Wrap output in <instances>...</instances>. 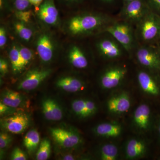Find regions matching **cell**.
<instances>
[{
	"label": "cell",
	"instance_id": "cell-37",
	"mask_svg": "<svg viewBox=\"0 0 160 160\" xmlns=\"http://www.w3.org/2000/svg\"><path fill=\"white\" fill-rule=\"evenodd\" d=\"M86 107L89 115L94 114L97 110V107L95 104L90 100H86Z\"/></svg>",
	"mask_w": 160,
	"mask_h": 160
},
{
	"label": "cell",
	"instance_id": "cell-6",
	"mask_svg": "<svg viewBox=\"0 0 160 160\" xmlns=\"http://www.w3.org/2000/svg\"><path fill=\"white\" fill-rule=\"evenodd\" d=\"M150 9L146 0H133L123 5L122 14L128 21L140 22Z\"/></svg>",
	"mask_w": 160,
	"mask_h": 160
},
{
	"label": "cell",
	"instance_id": "cell-8",
	"mask_svg": "<svg viewBox=\"0 0 160 160\" xmlns=\"http://www.w3.org/2000/svg\"><path fill=\"white\" fill-rule=\"evenodd\" d=\"M39 18L49 26H56L59 22V12L55 0H44L37 12Z\"/></svg>",
	"mask_w": 160,
	"mask_h": 160
},
{
	"label": "cell",
	"instance_id": "cell-23",
	"mask_svg": "<svg viewBox=\"0 0 160 160\" xmlns=\"http://www.w3.org/2000/svg\"><path fill=\"white\" fill-rule=\"evenodd\" d=\"M40 135L35 129H31L26 133L23 139V145L29 153L34 152L39 144Z\"/></svg>",
	"mask_w": 160,
	"mask_h": 160
},
{
	"label": "cell",
	"instance_id": "cell-40",
	"mask_svg": "<svg viewBox=\"0 0 160 160\" xmlns=\"http://www.w3.org/2000/svg\"><path fill=\"white\" fill-rule=\"evenodd\" d=\"M100 2L106 5H112L115 2L116 0H98Z\"/></svg>",
	"mask_w": 160,
	"mask_h": 160
},
{
	"label": "cell",
	"instance_id": "cell-44",
	"mask_svg": "<svg viewBox=\"0 0 160 160\" xmlns=\"http://www.w3.org/2000/svg\"></svg>",
	"mask_w": 160,
	"mask_h": 160
},
{
	"label": "cell",
	"instance_id": "cell-12",
	"mask_svg": "<svg viewBox=\"0 0 160 160\" xmlns=\"http://www.w3.org/2000/svg\"><path fill=\"white\" fill-rule=\"evenodd\" d=\"M42 111L44 117L49 121L62 120L63 113L62 108L56 101L52 98H46L42 102Z\"/></svg>",
	"mask_w": 160,
	"mask_h": 160
},
{
	"label": "cell",
	"instance_id": "cell-34",
	"mask_svg": "<svg viewBox=\"0 0 160 160\" xmlns=\"http://www.w3.org/2000/svg\"><path fill=\"white\" fill-rule=\"evenodd\" d=\"M15 109L9 106H6L2 102H0V114L1 116L9 115L14 113Z\"/></svg>",
	"mask_w": 160,
	"mask_h": 160
},
{
	"label": "cell",
	"instance_id": "cell-29",
	"mask_svg": "<svg viewBox=\"0 0 160 160\" xmlns=\"http://www.w3.org/2000/svg\"><path fill=\"white\" fill-rule=\"evenodd\" d=\"M11 5L16 11L29 10L32 7L29 0H10Z\"/></svg>",
	"mask_w": 160,
	"mask_h": 160
},
{
	"label": "cell",
	"instance_id": "cell-25",
	"mask_svg": "<svg viewBox=\"0 0 160 160\" xmlns=\"http://www.w3.org/2000/svg\"><path fill=\"white\" fill-rule=\"evenodd\" d=\"M51 151V145L50 141L48 139H44L40 143L36 153L38 160H46L49 159Z\"/></svg>",
	"mask_w": 160,
	"mask_h": 160
},
{
	"label": "cell",
	"instance_id": "cell-5",
	"mask_svg": "<svg viewBox=\"0 0 160 160\" xmlns=\"http://www.w3.org/2000/svg\"><path fill=\"white\" fill-rule=\"evenodd\" d=\"M49 131L55 142L63 148H74L82 142V138L75 132L62 128H51Z\"/></svg>",
	"mask_w": 160,
	"mask_h": 160
},
{
	"label": "cell",
	"instance_id": "cell-32",
	"mask_svg": "<svg viewBox=\"0 0 160 160\" xmlns=\"http://www.w3.org/2000/svg\"><path fill=\"white\" fill-rule=\"evenodd\" d=\"M27 156L19 148L16 147L11 153V159L12 160H26Z\"/></svg>",
	"mask_w": 160,
	"mask_h": 160
},
{
	"label": "cell",
	"instance_id": "cell-36",
	"mask_svg": "<svg viewBox=\"0 0 160 160\" xmlns=\"http://www.w3.org/2000/svg\"><path fill=\"white\" fill-rule=\"evenodd\" d=\"M9 70L8 63L6 60L3 58L0 59V73L1 76H4L7 74Z\"/></svg>",
	"mask_w": 160,
	"mask_h": 160
},
{
	"label": "cell",
	"instance_id": "cell-14",
	"mask_svg": "<svg viewBox=\"0 0 160 160\" xmlns=\"http://www.w3.org/2000/svg\"><path fill=\"white\" fill-rule=\"evenodd\" d=\"M56 85L59 89L69 92H78L84 88V83L81 80L69 76L60 78Z\"/></svg>",
	"mask_w": 160,
	"mask_h": 160
},
{
	"label": "cell",
	"instance_id": "cell-24",
	"mask_svg": "<svg viewBox=\"0 0 160 160\" xmlns=\"http://www.w3.org/2000/svg\"><path fill=\"white\" fill-rule=\"evenodd\" d=\"M14 29L17 34L21 39L25 42H29L33 35V32L26 25V23L17 21L13 25Z\"/></svg>",
	"mask_w": 160,
	"mask_h": 160
},
{
	"label": "cell",
	"instance_id": "cell-22",
	"mask_svg": "<svg viewBox=\"0 0 160 160\" xmlns=\"http://www.w3.org/2000/svg\"><path fill=\"white\" fill-rule=\"evenodd\" d=\"M9 58L12 71L15 74L20 73L25 69L20 55L18 46L13 45L9 50Z\"/></svg>",
	"mask_w": 160,
	"mask_h": 160
},
{
	"label": "cell",
	"instance_id": "cell-18",
	"mask_svg": "<svg viewBox=\"0 0 160 160\" xmlns=\"http://www.w3.org/2000/svg\"><path fill=\"white\" fill-rule=\"evenodd\" d=\"M1 102L6 106L16 108L23 105L24 100V98L19 92L7 89L2 92Z\"/></svg>",
	"mask_w": 160,
	"mask_h": 160
},
{
	"label": "cell",
	"instance_id": "cell-42",
	"mask_svg": "<svg viewBox=\"0 0 160 160\" xmlns=\"http://www.w3.org/2000/svg\"><path fill=\"white\" fill-rule=\"evenodd\" d=\"M133 0H122L123 5L126 4V3H129V2H132Z\"/></svg>",
	"mask_w": 160,
	"mask_h": 160
},
{
	"label": "cell",
	"instance_id": "cell-1",
	"mask_svg": "<svg viewBox=\"0 0 160 160\" xmlns=\"http://www.w3.org/2000/svg\"><path fill=\"white\" fill-rule=\"evenodd\" d=\"M109 18L102 14L83 13L71 18L67 22L66 29L72 35L88 34L102 28Z\"/></svg>",
	"mask_w": 160,
	"mask_h": 160
},
{
	"label": "cell",
	"instance_id": "cell-9",
	"mask_svg": "<svg viewBox=\"0 0 160 160\" xmlns=\"http://www.w3.org/2000/svg\"><path fill=\"white\" fill-rule=\"evenodd\" d=\"M36 49L43 62H49L53 57L54 52V43L51 36L46 33L40 35L36 42Z\"/></svg>",
	"mask_w": 160,
	"mask_h": 160
},
{
	"label": "cell",
	"instance_id": "cell-39",
	"mask_svg": "<svg viewBox=\"0 0 160 160\" xmlns=\"http://www.w3.org/2000/svg\"><path fill=\"white\" fill-rule=\"evenodd\" d=\"M31 6L34 7L35 11L37 12L44 0H29Z\"/></svg>",
	"mask_w": 160,
	"mask_h": 160
},
{
	"label": "cell",
	"instance_id": "cell-7",
	"mask_svg": "<svg viewBox=\"0 0 160 160\" xmlns=\"http://www.w3.org/2000/svg\"><path fill=\"white\" fill-rule=\"evenodd\" d=\"M50 69H34L27 72L20 82L18 89L25 91H31L36 89L50 75Z\"/></svg>",
	"mask_w": 160,
	"mask_h": 160
},
{
	"label": "cell",
	"instance_id": "cell-30",
	"mask_svg": "<svg viewBox=\"0 0 160 160\" xmlns=\"http://www.w3.org/2000/svg\"><path fill=\"white\" fill-rule=\"evenodd\" d=\"M12 141L11 135L6 132H1L0 133V148L3 149L7 148Z\"/></svg>",
	"mask_w": 160,
	"mask_h": 160
},
{
	"label": "cell",
	"instance_id": "cell-31",
	"mask_svg": "<svg viewBox=\"0 0 160 160\" xmlns=\"http://www.w3.org/2000/svg\"><path fill=\"white\" fill-rule=\"evenodd\" d=\"M32 14V12L30 9L25 11H16V15L18 20L26 24L30 22Z\"/></svg>",
	"mask_w": 160,
	"mask_h": 160
},
{
	"label": "cell",
	"instance_id": "cell-13",
	"mask_svg": "<svg viewBox=\"0 0 160 160\" xmlns=\"http://www.w3.org/2000/svg\"><path fill=\"white\" fill-rule=\"evenodd\" d=\"M130 105L129 96L125 93L111 98L107 104L109 111L115 113H122L127 112L129 109Z\"/></svg>",
	"mask_w": 160,
	"mask_h": 160
},
{
	"label": "cell",
	"instance_id": "cell-27",
	"mask_svg": "<svg viewBox=\"0 0 160 160\" xmlns=\"http://www.w3.org/2000/svg\"><path fill=\"white\" fill-rule=\"evenodd\" d=\"M71 107L72 111L78 116L86 118L90 116L86 108L85 100H74L72 103Z\"/></svg>",
	"mask_w": 160,
	"mask_h": 160
},
{
	"label": "cell",
	"instance_id": "cell-38",
	"mask_svg": "<svg viewBox=\"0 0 160 160\" xmlns=\"http://www.w3.org/2000/svg\"><path fill=\"white\" fill-rule=\"evenodd\" d=\"M146 2L151 9L160 11V0H146Z\"/></svg>",
	"mask_w": 160,
	"mask_h": 160
},
{
	"label": "cell",
	"instance_id": "cell-19",
	"mask_svg": "<svg viewBox=\"0 0 160 160\" xmlns=\"http://www.w3.org/2000/svg\"><path fill=\"white\" fill-rule=\"evenodd\" d=\"M68 57L71 65L78 69H85L88 65V62L85 54L80 48L73 46L69 51Z\"/></svg>",
	"mask_w": 160,
	"mask_h": 160
},
{
	"label": "cell",
	"instance_id": "cell-4",
	"mask_svg": "<svg viewBox=\"0 0 160 160\" xmlns=\"http://www.w3.org/2000/svg\"><path fill=\"white\" fill-rule=\"evenodd\" d=\"M30 119L23 112L14 113L1 119V126L7 132L20 134L29 127Z\"/></svg>",
	"mask_w": 160,
	"mask_h": 160
},
{
	"label": "cell",
	"instance_id": "cell-20",
	"mask_svg": "<svg viewBox=\"0 0 160 160\" xmlns=\"http://www.w3.org/2000/svg\"><path fill=\"white\" fill-rule=\"evenodd\" d=\"M122 128L118 124L102 123L97 126L95 132L100 136L107 138L117 137L121 134Z\"/></svg>",
	"mask_w": 160,
	"mask_h": 160
},
{
	"label": "cell",
	"instance_id": "cell-15",
	"mask_svg": "<svg viewBox=\"0 0 160 160\" xmlns=\"http://www.w3.org/2000/svg\"><path fill=\"white\" fill-rule=\"evenodd\" d=\"M98 47L101 54L109 59L116 58L122 54L119 46L112 40H102L98 43Z\"/></svg>",
	"mask_w": 160,
	"mask_h": 160
},
{
	"label": "cell",
	"instance_id": "cell-33",
	"mask_svg": "<svg viewBox=\"0 0 160 160\" xmlns=\"http://www.w3.org/2000/svg\"><path fill=\"white\" fill-rule=\"evenodd\" d=\"M62 5L67 7H74L82 4L86 0H57Z\"/></svg>",
	"mask_w": 160,
	"mask_h": 160
},
{
	"label": "cell",
	"instance_id": "cell-10",
	"mask_svg": "<svg viewBox=\"0 0 160 160\" xmlns=\"http://www.w3.org/2000/svg\"><path fill=\"white\" fill-rule=\"evenodd\" d=\"M137 58L142 66L149 69L160 70V55L148 47L140 48L137 52Z\"/></svg>",
	"mask_w": 160,
	"mask_h": 160
},
{
	"label": "cell",
	"instance_id": "cell-21",
	"mask_svg": "<svg viewBox=\"0 0 160 160\" xmlns=\"http://www.w3.org/2000/svg\"><path fill=\"white\" fill-rule=\"evenodd\" d=\"M146 145L140 140L132 139L128 142L126 148L127 158L134 159L140 157L146 151Z\"/></svg>",
	"mask_w": 160,
	"mask_h": 160
},
{
	"label": "cell",
	"instance_id": "cell-17",
	"mask_svg": "<svg viewBox=\"0 0 160 160\" xmlns=\"http://www.w3.org/2000/svg\"><path fill=\"white\" fill-rule=\"evenodd\" d=\"M150 110L146 104H142L136 109L134 114L135 124L140 129H146L149 127Z\"/></svg>",
	"mask_w": 160,
	"mask_h": 160
},
{
	"label": "cell",
	"instance_id": "cell-16",
	"mask_svg": "<svg viewBox=\"0 0 160 160\" xmlns=\"http://www.w3.org/2000/svg\"><path fill=\"white\" fill-rule=\"evenodd\" d=\"M138 81L141 88L145 92L154 96L159 94V88L155 81L146 72L141 71L139 72Z\"/></svg>",
	"mask_w": 160,
	"mask_h": 160
},
{
	"label": "cell",
	"instance_id": "cell-41",
	"mask_svg": "<svg viewBox=\"0 0 160 160\" xmlns=\"http://www.w3.org/2000/svg\"><path fill=\"white\" fill-rule=\"evenodd\" d=\"M74 159V158L70 154L66 155L63 158V160H72Z\"/></svg>",
	"mask_w": 160,
	"mask_h": 160
},
{
	"label": "cell",
	"instance_id": "cell-11",
	"mask_svg": "<svg viewBox=\"0 0 160 160\" xmlns=\"http://www.w3.org/2000/svg\"><path fill=\"white\" fill-rule=\"evenodd\" d=\"M126 73L124 68L116 67L107 70L101 78V84L103 88L110 89L119 85Z\"/></svg>",
	"mask_w": 160,
	"mask_h": 160
},
{
	"label": "cell",
	"instance_id": "cell-3",
	"mask_svg": "<svg viewBox=\"0 0 160 160\" xmlns=\"http://www.w3.org/2000/svg\"><path fill=\"white\" fill-rule=\"evenodd\" d=\"M104 31L111 35L127 51L132 48L133 33L131 26L128 23H115L106 27Z\"/></svg>",
	"mask_w": 160,
	"mask_h": 160
},
{
	"label": "cell",
	"instance_id": "cell-2",
	"mask_svg": "<svg viewBox=\"0 0 160 160\" xmlns=\"http://www.w3.org/2000/svg\"><path fill=\"white\" fill-rule=\"evenodd\" d=\"M139 32L145 42L160 38V16L150 10L140 22Z\"/></svg>",
	"mask_w": 160,
	"mask_h": 160
},
{
	"label": "cell",
	"instance_id": "cell-35",
	"mask_svg": "<svg viewBox=\"0 0 160 160\" xmlns=\"http://www.w3.org/2000/svg\"><path fill=\"white\" fill-rule=\"evenodd\" d=\"M7 32L6 28L3 26L0 28V47L3 48L7 42Z\"/></svg>",
	"mask_w": 160,
	"mask_h": 160
},
{
	"label": "cell",
	"instance_id": "cell-28",
	"mask_svg": "<svg viewBox=\"0 0 160 160\" xmlns=\"http://www.w3.org/2000/svg\"><path fill=\"white\" fill-rule=\"evenodd\" d=\"M20 55L22 60L25 69L29 65L33 58V54L32 51L27 47L21 46L19 47Z\"/></svg>",
	"mask_w": 160,
	"mask_h": 160
},
{
	"label": "cell",
	"instance_id": "cell-43",
	"mask_svg": "<svg viewBox=\"0 0 160 160\" xmlns=\"http://www.w3.org/2000/svg\"><path fill=\"white\" fill-rule=\"evenodd\" d=\"M159 133H160V126H159Z\"/></svg>",
	"mask_w": 160,
	"mask_h": 160
},
{
	"label": "cell",
	"instance_id": "cell-26",
	"mask_svg": "<svg viewBox=\"0 0 160 160\" xmlns=\"http://www.w3.org/2000/svg\"><path fill=\"white\" fill-rule=\"evenodd\" d=\"M118 155V148L113 144H106L101 148V158L102 160H116Z\"/></svg>",
	"mask_w": 160,
	"mask_h": 160
}]
</instances>
